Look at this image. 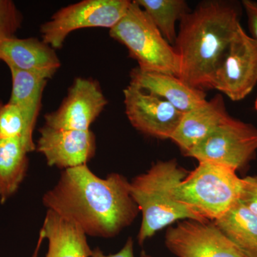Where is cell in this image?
Returning a JSON list of instances; mask_svg holds the SVG:
<instances>
[{
  "label": "cell",
  "mask_w": 257,
  "mask_h": 257,
  "mask_svg": "<svg viewBox=\"0 0 257 257\" xmlns=\"http://www.w3.org/2000/svg\"><path fill=\"white\" fill-rule=\"evenodd\" d=\"M0 60L9 68L30 72L47 80L61 66L55 49L35 37L6 39L0 43Z\"/></svg>",
  "instance_id": "4fadbf2b"
},
{
  "label": "cell",
  "mask_w": 257,
  "mask_h": 257,
  "mask_svg": "<svg viewBox=\"0 0 257 257\" xmlns=\"http://www.w3.org/2000/svg\"><path fill=\"white\" fill-rule=\"evenodd\" d=\"M189 172L175 160L160 161L130 182V194L143 214L138 236L140 244L176 221H208L174 197L175 187Z\"/></svg>",
  "instance_id": "3957f363"
},
{
  "label": "cell",
  "mask_w": 257,
  "mask_h": 257,
  "mask_svg": "<svg viewBox=\"0 0 257 257\" xmlns=\"http://www.w3.org/2000/svg\"><path fill=\"white\" fill-rule=\"evenodd\" d=\"M40 133L36 149L50 167L66 170L87 165L95 154V136L90 130H58L45 125Z\"/></svg>",
  "instance_id": "7c38bea8"
},
{
  "label": "cell",
  "mask_w": 257,
  "mask_h": 257,
  "mask_svg": "<svg viewBox=\"0 0 257 257\" xmlns=\"http://www.w3.org/2000/svg\"><path fill=\"white\" fill-rule=\"evenodd\" d=\"M22 23L23 15L15 3L10 0H0V43L15 37Z\"/></svg>",
  "instance_id": "7402d4cb"
},
{
  "label": "cell",
  "mask_w": 257,
  "mask_h": 257,
  "mask_svg": "<svg viewBox=\"0 0 257 257\" xmlns=\"http://www.w3.org/2000/svg\"><path fill=\"white\" fill-rule=\"evenodd\" d=\"M221 94L184 113L170 140L186 156L192 149L230 117Z\"/></svg>",
  "instance_id": "5bb4252c"
},
{
  "label": "cell",
  "mask_w": 257,
  "mask_h": 257,
  "mask_svg": "<svg viewBox=\"0 0 257 257\" xmlns=\"http://www.w3.org/2000/svg\"><path fill=\"white\" fill-rule=\"evenodd\" d=\"M107 103L99 83L78 77L60 107L45 115V125L58 130L87 131Z\"/></svg>",
  "instance_id": "8fae6325"
},
{
  "label": "cell",
  "mask_w": 257,
  "mask_h": 257,
  "mask_svg": "<svg viewBox=\"0 0 257 257\" xmlns=\"http://www.w3.org/2000/svg\"><path fill=\"white\" fill-rule=\"evenodd\" d=\"M130 85L162 98L182 112L202 105L207 99L206 92L189 87L179 77L136 67L130 73Z\"/></svg>",
  "instance_id": "9a60e30c"
},
{
  "label": "cell",
  "mask_w": 257,
  "mask_h": 257,
  "mask_svg": "<svg viewBox=\"0 0 257 257\" xmlns=\"http://www.w3.org/2000/svg\"><path fill=\"white\" fill-rule=\"evenodd\" d=\"M109 35L127 48L139 68L179 77L180 60L175 48L136 2L132 1Z\"/></svg>",
  "instance_id": "5b68a950"
},
{
  "label": "cell",
  "mask_w": 257,
  "mask_h": 257,
  "mask_svg": "<svg viewBox=\"0 0 257 257\" xmlns=\"http://www.w3.org/2000/svg\"><path fill=\"white\" fill-rule=\"evenodd\" d=\"M132 1L84 0L62 8L40 27L42 40L57 50L72 32L88 28H112L124 16Z\"/></svg>",
  "instance_id": "8992f818"
},
{
  "label": "cell",
  "mask_w": 257,
  "mask_h": 257,
  "mask_svg": "<svg viewBox=\"0 0 257 257\" xmlns=\"http://www.w3.org/2000/svg\"><path fill=\"white\" fill-rule=\"evenodd\" d=\"M257 128L230 116L186 157L241 170L255 157Z\"/></svg>",
  "instance_id": "52a82bcc"
},
{
  "label": "cell",
  "mask_w": 257,
  "mask_h": 257,
  "mask_svg": "<svg viewBox=\"0 0 257 257\" xmlns=\"http://www.w3.org/2000/svg\"><path fill=\"white\" fill-rule=\"evenodd\" d=\"M257 84V41L240 25L219 62L213 89L243 100Z\"/></svg>",
  "instance_id": "ba28073f"
},
{
  "label": "cell",
  "mask_w": 257,
  "mask_h": 257,
  "mask_svg": "<svg viewBox=\"0 0 257 257\" xmlns=\"http://www.w3.org/2000/svg\"><path fill=\"white\" fill-rule=\"evenodd\" d=\"M242 9L237 2L207 0L184 15L173 46L181 80L203 92L214 89L216 69L241 25Z\"/></svg>",
  "instance_id": "7a4b0ae2"
},
{
  "label": "cell",
  "mask_w": 257,
  "mask_h": 257,
  "mask_svg": "<svg viewBox=\"0 0 257 257\" xmlns=\"http://www.w3.org/2000/svg\"><path fill=\"white\" fill-rule=\"evenodd\" d=\"M42 239H43V238L40 236V239H39L40 241H39L38 246H37L36 251H35V255H34L33 257H37V251H38V248L40 247V243H41Z\"/></svg>",
  "instance_id": "484cf974"
},
{
  "label": "cell",
  "mask_w": 257,
  "mask_h": 257,
  "mask_svg": "<svg viewBox=\"0 0 257 257\" xmlns=\"http://www.w3.org/2000/svg\"><path fill=\"white\" fill-rule=\"evenodd\" d=\"M91 257H135L133 239L128 238L123 248L114 254L105 255L99 248H96L92 250Z\"/></svg>",
  "instance_id": "d4e9b609"
},
{
  "label": "cell",
  "mask_w": 257,
  "mask_h": 257,
  "mask_svg": "<svg viewBox=\"0 0 257 257\" xmlns=\"http://www.w3.org/2000/svg\"><path fill=\"white\" fill-rule=\"evenodd\" d=\"M40 236L48 240V251L45 257L92 256V250L84 231L52 211H47Z\"/></svg>",
  "instance_id": "2e32d148"
},
{
  "label": "cell",
  "mask_w": 257,
  "mask_h": 257,
  "mask_svg": "<svg viewBox=\"0 0 257 257\" xmlns=\"http://www.w3.org/2000/svg\"><path fill=\"white\" fill-rule=\"evenodd\" d=\"M243 181L236 171L211 162H199L175 187L174 197L206 220H216L239 202Z\"/></svg>",
  "instance_id": "277c9868"
},
{
  "label": "cell",
  "mask_w": 257,
  "mask_h": 257,
  "mask_svg": "<svg viewBox=\"0 0 257 257\" xmlns=\"http://www.w3.org/2000/svg\"><path fill=\"white\" fill-rule=\"evenodd\" d=\"M125 112L134 127L140 133L170 140L184 113L170 102L133 85L124 89Z\"/></svg>",
  "instance_id": "30bf717a"
},
{
  "label": "cell",
  "mask_w": 257,
  "mask_h": 257,
  "mask_svg": "<svg viewBox=\"0 0 257 257\" xmlns=\"http://www.w3.org/2000/svg\"><path fill=\"white\" fill-rule=\"evenodd\" d=\"M242 181L239 202L257 216V176L245 177Z\"/></svg>",
  "instance_id": "603a6c76"
},
{
  "label": "cell",
  "mask_w": 257,
  "mask_h": 257,
  "mask_svg": "<svg viewBox=\"0 0 257 257\" xmlns=\"http://www.w3.org/2000/svg\"><path fill=\"white\" fill-rule=\"evenodd\" d=\"M246 257H257V216L238 202L213 221Z\"/></svg>",
  "instance_id": "ac0fdd59"
},
{
  "label": "cell",
  "mask_w": 257,
  "mask_h": 257,
  "mask_svg": "<svg viewBox=\"0 0 257 257\" xmlns=\"http://www.w3.org/2000/svg\"><path fill=\"white\" fill-rule=\"evenodd\" d=\"M12 75L10 102L20 108L30 131L33 133L42 106V97L47 79L36 74L10 67Z\"/></svg>",
  "instance_id": "d6986e66"
},
{
  "label": "cell",
  "mask_w": 257,
  "mask_h": 257,
  "mask_svg": "<svg viewBox=\"0 0 257 257\" xmlns=\"http://www.w3.org/2000/svg\"><path fill=\"white\" fill-rule=\"evenodd\" d=\"M165 244L177 257H246L209 221H179L167 229Z\"/></svg>",
  "instance_id": "9c48e42d"
},
{
  "label": "cell",
  "mask_w": 257,
  "mask_h": 257,
  "mask_svg": "<svg viewBox=\"0 0 257 257\" xmlns=\"http://www.w3.org/2000/svg\"><path fill=\"white\" fill-rule=\"evenodd\" d=\"M36 150L25 138H0V201L5 203L18 191L28 169V155Z\"/></svg>",
  "instance_id": "e0dca14e"
},
{
  "label": "cell",
  "mask_w": 257,
  "mask_h": 257,
  "mask_svg": "<svg viewBox=\"0 0 257 257\" xmlns=\"http://www.w3.org/2000/svg\"><path fill=\"white\" fill-rule=\"evenodd\" d=\"M32 135L20 108L10 101H0V138H25L34 142Z\"/></svg>",
  "instance_id": "44dd1931"
},
{
  "label": "cell",
  "mask_w": 257,
  "mask_h": 257,
  "mask_svg": "<svg viewBox=\"0 0 257 257\" xmlns=\"http://www.w3.org/2000/svg\"><path fill=\"white\" fill-rule=\"evenodd\" d=\"M151 19L164 38L175 45L176 23L191 11L184 0H135Z\"/></svg>",
  "instance_id": "ffe728a7"
},
{
  "label": "cell",
  "mask_w": 257,
  "mask_h": 257,
  "mask_svg": "<svg viewBox=\"0 0 257 257\" xmlns=\"http://www.w3.org/2000/svg\"><path fill=\"white\" fill-rule=\"evenodd\" d=\"M130 187L119 174L101 179L87 165L78 166L64 170L57 185L44 195V205L86 235L113 237L140 212Z\"/></svg>",
  "instance_id": "6da1fadb"
},
{
  "label": "cell",
  "mask_w": 257,
  "mask_h": 257,
  "mask_svg": "<svg viewBox=\"0 0 257 257\" xmlns=\"http://www.w3.org/2000/svg\"><path fill=\"white\" fill-rule=\"evenodd\" d=\"M141 257H152L151 256H150V255L147 254L145 251H142L141 253Z\"/></svg>",
  "instance_id": "4316f807"
},
{
  "label": "cell",
  "mask_w": 257,
  "mask_h": 257,
  "mask_svg": "<svg viewBox=\"0 0 257 257\" xmlns=\"http://www.w3.org/2000/svg\"><path fill=\"white\" fill-rule=\"evenodd\" d=\"M254 106H255V109H256V110L257 111V98H256V101H255Z\"/></svg>",
  "instance_id": "83f0119b"
},
{
  "label": "cell",
  "mask_w": 257,
  "mask_h": 257,
  "mask_svg": "<svg viewBox=\"0 0 257 257\" xmlns=\"http://www.w3.org/2000/svg\"><path fill=\"white\" fill-rule=\"evenodd\" d=\"M243 9L247 17L248 28L253 38L257 41V2L253 0H243Z\"/></svg>",
  "instance_id": "cb8c5ba5"
}]
</instances>
